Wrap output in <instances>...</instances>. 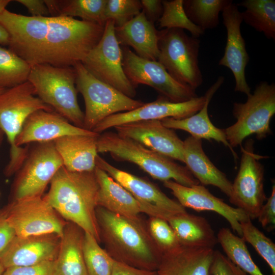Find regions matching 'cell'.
Returning a JSON list of instances; mask_svg holds the SVG:
<instances>
[{
    "instance_id": "cell-1",
    "label": "cell",
    "mask_w": 275,
    "mask_h": 275,
    "mask_svg": "<svg viewBox=\"0 0 275 275\" xmlns=\"http://www.w3.org/2000/svg\"><path fill=\"white\" fill-rule=\"evenodd\" d=\"M9 36V49L31 67L41 64L73 67L97 45L104 26L66 16L33 17L0 13Z\"/></svg>"
},
{
    "instance_id": "cell-2",
    "label": "cell",
    "mask_w": 275,
    "mask_h": 275,
    "mask_svg": "<svg viewBox=\"0 0 275 275\" xmlns=\"http://www.w3.org/2000/svg\"><path fill=\"white\" fill-rule=\"evenodd\" d=\"M100 241L116 261L133 267L157 271L163 254L139 218L123 216L100 206L96 209Z\"/></svg>"
},
{
    "instance_id": "cell-3",
    "label": "cell",
    "mask_w": 275,
    "mask_h": 275,
    "mask_svg": "<svg viewBox=\"0 0 275 275\" xmlns=\"http://www.w3.org/2000/svg\"><path fill=\"white\" fill-rule=\"evenodd\" d=\"M99 185L94 171L76 172L63 166L50 183L44 199L61 216L100 242L96 209Z\"/></svg>"
},
{
    "instance_id": "cell-4",
    "label": "cell",
    "mask_w": 275,
    "mask_h": 275,
    "mask_svg": "<svg viewBox=\"0 0 275 275\" xmlns=\"http://www.w3.org/2000/svg\"><path fill=\"white\" fill-rule=\"evenodd\" d=\"M97 148L98 153H108L116 160L134 163L153 178L163 182L173 180L186 186L200 184L186 167L117 133L99 134Z\"/></svg>"
},
{
    "instance_id": "cell-5",
    "label": "cell",
    "mask_w": 275,
    "mask_h": 275,
    "mask_svg": "<svg viewBox=\"0 0 275 275\" xmlns=\"http://www.w3.org/2000/svg\"><path fill=\"white\" fill-rule=\"evenodd\" d=\"M35 95L28 80L0 93V128L10 145L9 160L4 169L6 176L15 174L26 157L29 145L18 147L16 141L27 118L38 110L53 111Z\"/></svg>"
},
{
    "instance_id": "cell-6",
    "label": "cell",
    "mask_w": 275,
    "mask_h": 275,
    "mask_svg": "<svg viewBox=\"0 0 275 275\" xmlns=\"http://www.w3.org/2000/svg\"><path fill=\"white\" fill-rule=\"evenodd\" d=\"M75 80L74 67L41 64L31 67L28 80L44 103L72 124L83 128L84 113L77 101Z\"/></svg>"
},
{
    "instance_id": "cell-7",
    "label": "cell",
    "mask_w": 275,
    "mask_h": 275,
    "mask_svg": "<svg viewBox=\"0 0 275 275\" xmlns=\"http://www.w3.org/2000/svg\"><path fill=\"white\" fill-rule=\"evenodd\" d=\"M244 103L234 102L232 114L236 122L224 129L226 139L233 149L242 145L248 136L254 134L262 140L271 133L270 122L275 114V85L262 81Z\"/></svg>"
},
{
    "instance_id": "cell-8",
    "label": "cell",
    "mask_w": 275,
    "mask_h": 275,
    "mask_svg": "<svg viewBox=\"0 0 275 275\" xmlns=\"http://www.w3.org/2000/svg\"><path fill=\"white\" fill-rule=\"evenodd\" d=\"M75 85L85 103L83 128L93 131L107 117L133 110L145 103L130 98L111 86L98 79L79 62L74 66Z\"/></svg>"
},
{
    "instance_id": "cell-9",
    "label": "cell",
    "mask_w": 275,
    "mask_h": 275,
    "mask_svg": "<svg viewBox=\"0 0 275 275\" xmlns=\"http://www.w3.org/2000/svg\"><path fill=\"white\" fill-rule=\"evenodd\" d=\"M158 34L157 61L175 80L196 90L203 81L198 61L200 40L179 29H164Z\"/></svg>"
},
{
    "instance_id": "cell-10",
    "label": "cell",
    "mask_w": 275,
    "mask_h": 275,
    "mask_svg": "<svg viewBox=\"0 0 275 275\" xmlns=\"http://www.w3.org/2000/svg\"><path fill=\"white\" fill-rule=\"evenodd\" d=\"M28 145L26 157L15 174L12 200L43 196L48 184L63 166L53 141Z\"/></svg>"
},
{
    "instance_id": "cell-11",
    "label": "cell",
    "mask_w": 275,
    "mask_h": 275,
    "mask_svg": "<svg viewBox=\"0 0 275 275\" xmlns=\"http://www.w3.org/2000/svg\"><path fill=\"white\" fill-rule=\"evenodd\" d=\"M122 60V48L115 36L114 22L107 20L101 38L81 63L98 79L133 98L136 93L135 88L125 74Z\"/></svg>"
},
{
    "instance_id": "cell-12",
    "label": "cell",
    "mask_w": 275,
    "mask_h": 275,
    "mask_svg": "<svg viewBox=\"0 0 275 275\" xmlns=\"http://www.w3.org/2000/svg\"><path fill=\"white\" fill-rule=\"evenodd\" d=\"M254 143L249 139L244 146H240V167L229 197L230 202L251 219L257 218L267 200L264 188V168L259 161L265 157L254 152Z\"/></svg>"
},
{
    "instance_id": "cell-13",
    "label": "cell",
    "mask_w": 275,
    "mask_h": 275,
    "mask_svg": "<svg viewBox=\"0 0 275 275\" xmlns=\"http://www.w3.org/2000/svg\"><path fill=\"white\" fill-rule=\"evenodd\" d=\"M2 211L19 237L47 234L61 237L67 224L43 196L12 200Z\"/></svg>"
},
{
    "instance_id": "cell-14",
    "label": "cell",
    "mask_w": 275,
    "mask_h": 275,
    "mask_svg": "<svg viewBox=\"0 0 275 275\" xmlns=\"http://www.w3.org/2000/svg\"><path fill=\"white\" fill-rule=\"evenodd\" d=\"M125 74L136 88L148 85L174 102L188 101L197 95L196 90L175 80L157 61L142 58L127 47L122 49Z\"/></svg>"
},
{
    "instance_id": "cell-15",
    "label": "cell",
    "mask_w": 275,
    "mask_h": 275,
    "mask_svg": "<svg viewBox=\"0 0 275 275\" xmlns=\"http://www.w3.org/2000/svg\"><path fill=\"white\" fill-rule=\"evenodd\" d=\"M96 166L107 173L138 200L142 213L168 221L174 215L186 212L185 208L168 197L154 184L114 167L99 155Z\"/></svg>"
},
{
    "instance_id": "cell-16",
    "label": "cell",
    "mask_w": 275,
    "mask_h": 275,
    "mask_svg": "<svg viewBox=\"0 0 275 275\" xmlns=\"http://www.w3.org/2000/svg\"><path fill=\"white\" fill-rule=\"evenodd\" d=\"M205 101V94L182 102H172L161 96L155 101L145 103L133 110L107 117L96 125L93 131L100 134L112 127L141 121L161 120L167 118L184 119L198 112Z\"/></svg>"
},
{
    "instance_id": "cell-17",
    "label": "cell",
    "mask_w": 275,
    "mask_h": 275,
    "mask_svg": "<svg viewBox=\"0 0 275 275\" xmlns=\"http://www.w3.org/2000/svg\"><path fill=\"white\" fill-rule=\"evenodd\" d=\"M222 12L223 24L227 30V42L224 55L218 65L229 69L233 73L235 81V91L248 96L251 93L246 80L245 71L250 57L241 33V12L232 1Z\"/></svg>"
},
{
    "instance_id": "cell-18",
    "label": "cell",
    "mask_w": 275,
    "mask_h": 275,
    "mask_svg": "<svg viewBox=\"0 0 275 275\" xmlns=\"http://www.w3.org/2000/svg\"><path fill=\"white\" fill-rule=\"evenodd\" d=\"M119 135L134 140L147 148L183 162V141L161 120L129 123L114 127Z\"/></svg>"
},
{
    "instance_id": "cell-19",
    "label": "cell",
    "mask_w": 275,
    "mask_h": 275,
    "mask_svg": "<svg viewBox=\"0 0 275 275\" xmlns=\"http://www.w3.org/2000/svg\"><path fill=\"white\" fill-rule=\"evenodd\" d=\"M163 184L172 191L183 207L199 211H210L218 213L224 217L231 228L241 237L240 223L250 218L242 210L230 206L222 199L213 195L201 184L186 186L173 180L164 181Z\"/></svg>"
},
{
    "instance_id": "cell-20",
    "label": "cell",
    "mask_w": 275,
    "mask_h": 275,
    "mask_svg": "<svg viewBox=\"0 0 275 275\" xmlns=\"http://www.w3.org/2000/svg\"><path fill=\"white\" fill-rule=\"evenodd\" d=\"M60 241L61 236L56 234L15 236L0 255V262L6 268L54 261Z\"/></svg>"
},
{
    "instance_id": "cell-21",
    "label": "cell",
    "mask_w": 275,
    "mask_h": 275,
    "mask_svg": "<svg viewBox=\"0 0 275 275\" xmlns=\"http://www.w3.org/2000/svg\"><path fill=\"white\" fill-rule=\"evenodd\" d=\"M97 133L77 127L54 111L38 110L25 121L16 145L53 141L69 135H94Z\"/></svg>"
},
{
    "instance_id": "cell-22",
    "label": "cell",
    "mask_w": 275,
    "mask_h": 275,
    "mask_svg": "<svg viewBox=\"0 0 275 275\" xmlns=\"http://www.w3.org/2000/svg\"><path fill=\"white\" fill-rule=\"evenodd\" d=\"M224 77L219 76L216 81L208 89L206 93V101L203 107L195 114L181 119L167 118L161 120L162 124L172 129H179L187 131L191 136L202 140H214L222 143L229 148L232 155L236 160L237 153L228 142L224 129L215 126L211 122L208 113L209 104L217 90L224 81Z\"/></svg>"
},
{
    "instance_id": "cell-23",
    "label": "cell",
    "mask_w": 275,
    "mask_h": 275,
    "mask_svg": "<svg viewBox=\"0 0 275 275\" xmlns=\"http://www.w3.org/2000/svg\"><path fill=\"white\" fill-rule=\"evenodd\" d=\"M214 250L181 246L163 254L158 275H211Z\"/></svg>"
},
{
    "instance_id": "cell-24",
    "label": "cell",
    "mask_w": 275,
    "mask_h": 275,
    "mask_svg": "<svg viewBox=\"0 0 275 275\" xmlns=\"http://www.w3.org/2000/svg\"><path fill=\"white\" fill-rule=\"evenodd\" d=\"M94 135H69L54 140V147L61 157L63 167L76 172H93L98 155Z\"/></svg>"
},
{
    "instance_id": "cell-25",
    "label": "cell",
    "mask_w": 275,
    "mask_h": 275,
    "mask_svg": "<svg viewBox=\"0 0 275 275\" xmlns=\"http://www.w3.org/2000/svg\"><path fill=\"white\" fill-rule=\"evenodd\" d=\"M183 159L186 167L199 183L217 187L230 196L232 183L206 155L202 140L190 136L183 141Z\"/></svg>"
},
{
    "instance_id": "cell-26",
    "label": "cell",
    "mask_w": 275,
    "mask_h": 275,
    "mask_svg": "<svg viewBox=\"0 0 275 275\" xmlns=\"http://www.w3.org/2000/svg\"><path fill=\"white\" fill-rule=\"evenodd\" d=\"M115 33L120 45L132 47L142 58L157 61L158 31L143 11L124 25L115 27Z\"/></svg>"
},
{
    "instance_id": "cell-27",
    "label": "cell",
    "mask_w": 275,
    "mask_h": 275,
    "mask_svg": "<svg viewBox=\"0 0 275 275\" xmlns=\"http://www.w3.org/2000/svg\"><path fill=\"white\" fill-rule=\"evenodd\" d=\"M94 172L99 185L97 206L127 217L139 218L142 210L138 200L103 170L96 167Z\"/></svg>"
},
{
    "instance_id": "cell-28",
    "label": "cell",
    "mask_w": 275,
    "mask_h": 275,
    "mask_svg": "<svg viewBox=\"0 0 275 275\" xmlns=\"http://www.w3.org/2000/svg\"><path fill=\"white\" fill-rule=\"evenodd\" d=\"M84 234L78 226L67 223L53 261V275H87L82 252Z\"/></svg>"
},
{
    "instance_id": "cell-29",
    "label": "cell",
    "mask_w": 275,
    "mask_h": 275,
    "mask_svg": "<svg viewBox=\"0 0 275 275\" xmlns=\"http://www.w3.org/2000/svg\"><path fill=\"white\" fill-rule=\"evenodd\" d=\"M167 221L182 246L213 249L218 243L212 228L202 216L186 212L174 215Z\"/></svg>"
},
{
    "instance_id": "cell-30",
    "label": "cell",
    "mask_w": 275,
    "mask_h": 275,
    "mask_svg": "<svg viewBox=\"0 0 275 275\" xmlns=\"http://www.w3.org/2000/svg\"><path fill=\"white\" fill-rule=\"evenodd\" d=\"M51 16L80 17L104 26L107 0H44Z\"/></svg>"
},
{
    "instance_id": "cell-31",
    "label": "cell",
    "mask_w": 275,
    "mask_h": 275,
    "mask_svg": "<svg viewBox=\"0 0 275 275\" xmlns=\"http://www.w3.org/2000/svg\"><path fill=\"white\" fill-rule=\"evenodd\" d=\"M236 5L245 8L242 21L267 38L275 39L274 0H245Z\"/></svg>"
},
{
    "instance_id": "cell-32",
    "label": "cell",
    "mask_w": 275,
    "mask_h": 275,
    "mask_svg": "<svg viewBox=\"0 0 275 275\" xmlns=\"http://www.w3.org/2000/svg\"><path fill=\"white\" fill-rule=\"evenodd\" d=\"M216 236L225 256L232 263L249 275H264L253 260L242 237L228 228H221Z\"/></svg>"
},
{
    "instance_id": "cell-33",
    "label": "cell",
    "mask_w": 275,
    "mask_h": 275,
    "mask_svg": "<svg viewBox=\"0 0 275 275\" xmlns=\"http://www.w3.org/2000/svg\"><path fill=\"white\" fill-rule=\"evenodd\" d=\"M231 0H183L188 19L203 31L216 28L219 14Z\"/></svg>"
},
{
    "instance_id": "cell-34",
    "label": "cell",
    "mask_w": 275,
    "mask_h": 275,
    "mask_svg": "<svg viewBox=\"0 0 275 275\" xmlns=\"http://www.w3.org/2000/svg\"><path fill=\"white\" fill-rule=\"evenodd\" d=\"M31 70L25 61L0 46V88H10L28 81Z\"/></svg>"
},
{
    "instance_id": "cell-35",
    "label": "cell",
    "mask_w": 275,
    "mask_h": 275,
    "mask_svg": "<svg viewBox=\"0 0 275 275\" xmlns=\"http://www.w3.org/2000/svg\"><path fill=\"white\" fill-rule=\"evenodd\" d=\"M82 252L87 275H111L115 260L94 236L85 232Z\"/></svg>"
},
{
    "instance_id": "cell-36",
    "label": "cell",
    "mask_w": 275,
    "mask_h": 275,
    "mask_svg": "<svg viewBox=\"0 0 275 275\" xmlns=\"http://www.w3.org/2000/svg\"><path fill=\"white\" fill-rule=\"evenodd\" d=\"M163 11L158 21L160 28L186 30L191 36L199 38L204 32L194 24L187 17L183 0L162 1Z\"/></svg>"
},
{
    "instance_id": "cell-37",
    "label": "cell",
    "mask_w": 275,
    "mask_h": 275,
    "mask_svg": "<svg viewBox=\"0 0 275 275\" xmlns=\"http://www.w3.org/2000/svg\"><path fill=\"white\" fill-rule=\"evenodd\" d=\"M242 236L251 244L270 267L272 275H275V244L260 231L250 218L240 223Z\"/></svg>"
},
{
    "instance_id": "cell-38",
    "label": "cell",
    "mask_w": 275,
    "mask_h": 275,
    "mask_svg": "<svg viewBox=\"0 0 275 275\" xmlns=\"http://www.w3.org/2000/svg\"><path fill=\"white\" fill-rule=\"evenodd\" d=\"M147 227L152 239L163 254L181 246L174 230L166 219L150 216Z\"/></svg>"
},
{
    "instance_id": "cell-39",
    "label": "cell",
    "mask_w": 275,
    "mask_h": 275,
    "mask_svg": "<svg viewBox=\"0 0 275 275\" xmlns=\"http://www.w3.org/2000/svg\"><path fill=\"white\" fill-rule=\"evenodd\" d=\"M142 11V6L139 0H107L104 11L106 20H112L115 27H120Z\"/></svg>"
},
{
    "instance_id": "cell-40",
    "label": "cell",
    "mask_w": 275,
    "mask_h": 275,
    "mask_svg": "<svg viewBox=\"0 0 275 275\" xmlns=\"http://www.w3.org/2000/svg\"><path fill=\"white\" fill-rule=\"evenodd\" d=\"M211 275H249L218 251H214Z\"/></svg>"
},
{
    "instance_id": "cell-41",
    "label": "cell",
    "mask_w": 275,
    "mask_h": 275,
    "mask_svg": "<svg viewBox=\"0 0 275 275\" xmlns=\"http://www.w3.org/2000/svg\"><path fill=\"white\" fill-rule=\"evenodd\" d=\"M53 261H46L33 265L8 267L5 268L3 275H53Z\"/></svg>"
},
{
    "instance_id": "cell-42",
    "label": "cell",
    "mask_w": 275,
    "mask_h": 275,
    "mask_svg": "<svg viewBox=\"0 0 275 275\" xmlns=\"http://www.w3.org/2000/svg\"><path fill=\"white\" fill-rule=\"evenodd\" d=\"M262 227L270 232L275 227V185H272L270 197L262 206L257 218Z\"/></svg>"
},
{
    "instance_id": "cell-43",
    "label": "cell",
    "mask_w": 275,
    "mask_h": 275,
    "mask_svg": "<svg viewBox=\"0 0 275 275\" xmlns=\"http://www.w3.org/2000/svg\"><path fill=\"white\" fill-rule=\"evenodd\" d=\"M142 11L148 21L154 24L160 18L163 6L161 0H141Z\"/></svg>"
},
{
    "instance_id": "cell-44",
    "label": "cell",
    "mask_w": 275,
    "mask_h": 275,
    "mask_svg": "<svg viewBox=\"0 0 275 275\" xmlns=\"http://www.w3.org/2000/svg\"><path fill=\"white\" fill-rule=\"evenodd\" d=\"M111 275H158L157 271L136 268L115 260Z\"/></svg>"
},
{
    "instance_id": "cell-45",
    "label": "cell",
    "mask_w": 275,
    "mask_h": 275,
    "mask_svg": "<svg viewBox=\"0 0 275 275\" xmlns=\"http://www.w3.org/2000/svg\"><path fill=\"white\" fill-rule=\"evenodd\" d=\"M24 6L33 17L49 16V13L44 0H16Z\"/></svg>"
},
{
    "instance_id": "cell-46",
    "label": "cell",
    "mask_w": 275,
    "mask_h": 275,
    "mask_svg": "<svg viewBox=\"0 0 275 275\" xmlns=\"http://www.w3.org/2000/svg\"><path fill=\"white\" fill-rule=\"evenodd\" d=\"M15 236L3 212L0 211V255Z\"/></svg>"
},
{
    "instance_id": "cell-47",
    "label": "cell",
    "mask_w": 275,
    "mask_h": 275,
    "mask_svg": "<svg viewBox=\"0 0 275 275\" xmlns=\"http://www.w3.org/2000/svg\"><path fill=\"white\" fill-rule=\"evenodd\" d=\"M9 42V34L6 29L0 24V45H8Z\"/></svg>"
},
{
    "instance_id": "cell-48",
    "label": "cell",
    "mask_w": 275,
    "mask_h": 275,
    "mask_svg": "<svg viewBox=\"0 0 275 275\" xmlns=\"http://www.w3.org/2000/svg\"><path fill=\"white\" fill-rule=\"evenodd\" d=\"M11 2L10 0H0V13L6 9V6Z\"/></svg>"
},
{
    "instance_id": "cell-49",
    "label": "cell",
    "mask_w": 275,
    "mask_h": 275,
    "mask_svg": "<svg viewBox=\"0 0 275 275\" xmlns=\"http://www.w3.org/2000/svg\"><path fill=\"white\" fill-rule=\"evenodd\" d=\"M4 136H5V134H4V132H3L2 129L0 128V146H1V145H2V143H3Z\"/></svg>"
},
{
    "instance_id": "cell-50",
    "label": "cell",
    "mask_w": 275,
    "mask_h": 275,
    "mask_svg": "<svg viewBox=\"0 0 275 275\" xmlns=\"http://www.w3.org/2000/svg\"><path fill=\"white\" fill-rule=\"evenodd\" d=\"M5 267L3 266V265L0 262V275H3L4 271H5Z\"/></svg>"
},
{
    "instance_id": "cell-51",
    "label": "cell",
    "mask_w": 275,
    "mask_h": 275,
    "mask_svg": "<svg viewBox=\"0 0 275 275\" xmlns=\"http://www.w3.org/2000/svg\"><path fill=\"white\" fill-rule=\"evenodd\" d=\"M5 89L0 88V93H2Z\"/></svg>"
},
{
    "instance_id": "cell-52",
    "label": "cell",
    "mask_w": 275,
    "mask_h": 275,
    "mask_svg": "<svg viewBox=\"0 0 275 275\" xmlns=\"http://www.w3.org/2000/svg\"><path fill=\"white\" fill-rule=\"evenodd\" d=\"M0 195H1V193H0Z\"/></svg>"
}]
</instances>
